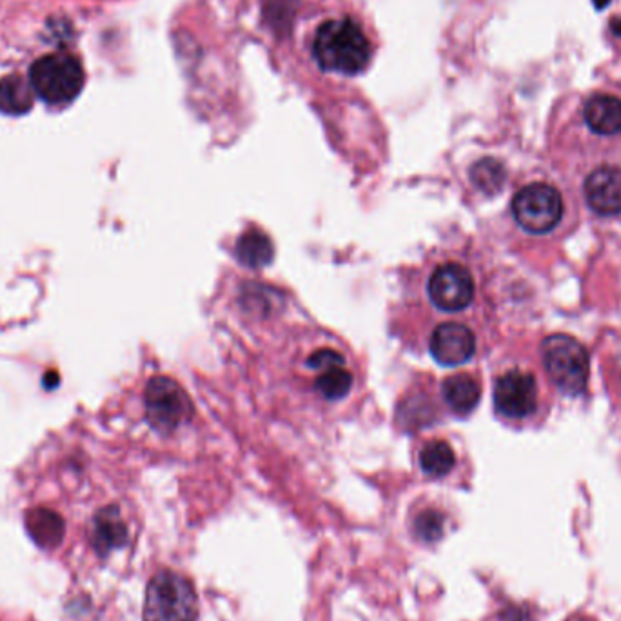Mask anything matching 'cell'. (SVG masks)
<instances>
[{
	"instance_id": "6da1fadb",
	"label": "cell",
	"mask_w": 621,
	"mask_h": 621,
	"mask_svg": "<svg viewBox=\"0 0 621 621\" xmlns=\"http://www.w3.org/2000/svg\"><path fill=\"white\" fill-rule=\"evenodd\" d=\"M313 57L324 71L358 75L371 60V42L355 20H327L316 31Z\"/></svg>"
},
{
	"instance_id": "7a4b0ae2",
	"label": "cell",
	"mask_w": 621,
	"mask_h": 621,
	"mask_svg": "<svg viewBox=\"0 0 621 621\" xmlns=\"http://www.w3.org/2000/svg\"><path fill=\"white\" fill-rule=\"evenodd\" d=\"M28 79L35 95L46 104L66 106L79 97L86 75L77 57L59 51L35 60Z\"/></svg>"
},
{
	"instance_id": "3957f363",
	"label": "cell",
	"mask_w": 621,
	"mask_h": 621,
	"mask_svg": "<svg viewBox=\"0 0 621 621\" xmlns=\"http://www.w3.org/2000/svg\"><path fill=\"white\" fill-rule=\"evenodd\" d=\"M197 592L184 576L162 571L151 578L144 602V621H195Z\"/></svg>"
},
{
	"instance_id": "277c9868",
	"label": "cell",
	"mask_w": 621,
	"mask_h": 621,
	"mask_svg": "<svg viewBox=\"0 0 621 621\" xmlns=\"http://www.w3.org/2000/svg\"><path fill=\"white\" fill-rule=\"evenodd\" d=\"M543 364L554 385L565 395L583 393L589 378V355L572 336L552 335L543 340Z\"/></svg>"
},
{
	"instance_id": "5b68a950",
	"label": "cell",
	"mask_w": 621,
	"mask_h": 621,
	"mask_svg": "<svg viewBox=\"0 0 621 621\" xmlns=\"http://www.w3.org/2000/svg\"><path fill=\"white\" fill-rule=\"evenodd\" d=\"M513 215L525 231L547 233L562 220V195L549 184H529L516 193Z\"/></svg>"
},
{
	"instance_id": "8992f818",
	"label": "cell",
	"mask_w": 621,
	"mask_h": 621,
	"mask_svg": "<svg viewBox=\"0 0 621 621\" xmlns=\"http://www.w3.org/2000/svg\"><path fill=\"white\" fill-rule=\"evenodd\" d=\"M191 411L188 396L168 376H155L146 387V416L153 429L171 433L188 418Z\"/></svg>"
},
{
	"instance_id": "52a82bcc",
	"label": "cell",
	"mask_w": 621,
	"mask_h": 621,
	"mask_svg": "<svg viewBox=\"0 0 621 621\" xmlns=\"http://www.w3.org/2000/svg\"><path fill=\"white\" fill-rule=\"evenodd\" d=\"M427 289L434 306L447 313H456L473 302L474 280L464 266L444 264L431 275Z\"/></svg>"
},
{
	"instance_id": "ba28073f",
	"label": "cell",
	"mask_w": 621,
	"mask_h": 621,
	"mask_svg": "<svg viewBox=\"0 0 621 621\" xmlns=\"http://www.w3.org/2000/svg\"><path fill=\"white\" fill-rule=\"evenodd\" d=\"M538 387L533 375L511 371L494 385V407L507 418H525L536 411Z\"/></svg>"
},
{
	"instance_id": "9c48e42d",
	"label": "cell",
	"mask_w": 621,
	"mask_h": 621,
	"mask_svg": "<svg viewBox=\"0 0 621 621\" xmlns=\"http://www.w3.org/2000/svg\"><path fill=\"white\" fill-rule=\"evenodd\" d=\"M429 349L434 360L442 365H462L474 355L476 340L469 327L447 322L434 329Z\"/></svg>"
},
{
	"instance_id": "30bf717a",
	"label": "cell",
	"mask_w": 621,
	"mask_h": 621,
	"mask_svg": "<svg viewBox=\"0 0 621 621\" xmlns=\"http://www.w3.org/2000/svg\"><path fill=\"white\" fill-rule=\"evenodd\" d=\"M583 191L592 211L605 217L621 213V169L611 166L594 169L585 180Z\"/></svg>"
},
{
	"instance_id": "8fae6325",
	"label": "cell",
	"mask_w": 621,
	"mask_h": 621,
	"mask_svg": "<svg viewBox=\"0 0 621 621\" xmlns=\"http://www.w3.org/2000/svg\"><path fill=\"white\" fill-rule=\"evenodd\" d=\"M26 531L40 549L53 551L64 542L66 522L59 513L39 507L26 514Z\"/></svg>"
},
{
	"instance_id": "7c38bea8",
	"label": "cell",
	"mask_w": 621,
	"mask_h": 621,
	"mask_svg": "<svg viewBox=\"0 0 621 621\" xmlns=\"http://www.w3.org/2000/svg\"><path fill=\"white\" fill-rule=\"evenodd\" d=\"M583 117L594 133L603 137L616 135L621 131V99L598 93L587 100Z\"/></svg>"
},
{
	"instance_id": "4fadbf2b",
	"label": "cell",
	"mask_w": 621,
	"mask_h": 621,
	"mask_svg": "<svg viewBox=\"0 0 621 621\" xmlns=\"http://www.w3.org/2000/svg\"><path fill=\"white\" fill-rule=\"evenodd\" d=\"M128 543V527L120 518L119 509L115 505L102 509L95 516L93 523V547L100 556L124 547Z\"/></svg>"
},
{
	"instance_id": "5bb4252c",
	"label": "cell",
	"mask_w": 621,
	"mask_h": 621,
	"mask_svg": "<svg viewBox=\"0 0 621 621\" xmlns=\"http://www.w3.org/2000/svg\"><path fill=\"white\" fill-rule=\"evenodd\" d=\"M35 104V89L30 79L22 75H6L0 79V113L20 117L31 111Z\"/></svg>"
},
{
	"instance_id": "9a60e30c",
	"label": "cell",
	"mask_w": 621,
	"mask_h": 621,
	"mask_svg": "<svg viewBox=\"0 0 621 621\" xmlns=\"http://www.w3.org/2000/svg\"><path fill=\"white\" fill-rule=\"evenodd\" d=\"M275 257V246L271 238L267 237L264 231L257 227H249L246 233L237 242V258L240 264H244L251 269H260L273 262Z\"/></svg>"
},
{
	"instance_id": "2e32d148",
	"label": "cell",
	"mask_w": 621,
	"mask_h": 621,
	"mask_svg": "<svg viewBox=\"0 0 621 621\" xmlns=\"http://www.w3.org/2000/svg\"><path fill=\"white\" fill-rule=\"evenodd\" d=\"M482 387L469 375L449 376L444 382V398L454 413L469 414L480 402Z\"/></svg>"
},
{
	"instance_id": "e0dca14e",
	"label": "cell",
	"mask_w": 621,
	"mask_h": 621,
	"mask_svg": "<svg viewBox=\"0 0 621 621\" xmlns=\"http://www.w3.org/2000/svg\"><path fill=\"white\" fill-rule=\"evenodd\" d=\"M454 464L456 456L453 447L442 440L429 442L420 453V467L429 476H445L453 471Z\"/></svg>"
},
{
	"instance_id": "ac0fdd59",
	"label": "cell",
	"mask_w": 621,
	"mask_h": 621,
	"mask_svg": "<svg viewBox=\"0 0 621 621\" xmlns=\"http://www.w3.org/2000/svg\"><path fill=\"white\" fill-rule=\"evenodd\" d=\"M351 387H353V375L345 369L344 365L329 367L316 376L315 389L327 400L344 398L351 391Z\"/></svg>"
},
{
	"instance_id": "d6986e66",
	"label": "cell",
	"mask_w": 621,
	"mask_h": 621,
	"mask_svg": "<svg viewBox=\"0 0 621 621\" xmlns=\"http://www.w3.org/2000/svg\"><path fill=\"white\" fill-rule=\"evenodd\" d=\"M505 168L502 162L494 160V158H483L480 162L474 164L471 169V180L474 186L482 189L483 193L493 195L496 191H500L505 184Z\"/></svg>"
},
{
	"instance_id": "ffe728a7",
	"label": "cell",
	"mask_w": 621,
	"mask_h": 621,
	"mask_svg": "<svg viewBox=\"0 0 621 621\" xmlns=\"http://www.w3.org/2000/svg\"><path fill=\"white\" fill-rule=\"evenodd\" d=\"M295 17L296 0H264V19L278 35L291 31Z\"/></svg>"
},
{
	"instance_id": "44dd1931",
	"label": "cell",
	"mask_w": 621,
	"mask_h": 621,
	"mask_svg": "<svg viewBox=\"0 0 621 621\" xmlns=\"http://www.w3.org/2000/svg\"><path fill=\"white\" fill-rule=\"evenodd\" d=\"M414 533L425 542H436L444 534V516L438 511H424L414 520Z\"/></svg>"
},
{
	"instance_id": "7402d4cb",
	"label": "cell",
	"mask_w": 621,
	"mask_h": 621,
	"mask_svg": "<svg viewBox=\"0 0 621 621\" xmlns=\"http://www.w3.org/2000/svg\"><path fill=\"white\" fill-rule=\"evenodd\" d=\"M344 356L340 355L335 349H318L313 355L309 356L307 360V367L313 369L316 373H322L329 367H336V365H344Z\"/></svg>"
},
{
	"instance_id": "603a6c76",
	"label": "cell",
	"mask_w": 621,
	"mask_h": 621,
	"mask_svg": "<svg viewBox=\"0 0 621 621\" xmlns=\"http://www.w3.org/2000/svg\"><path fill=\"white\" fill-rule=\"evenodd\" d=\"M503 618H505V621H525L523 611H520V609H509V611L503 614Z\"/></svg>"
},
{
	"instance_id": "cb8c5ba5",
	"label": "cell",
	"mask_w": 621,
	"mask_h": 621,
	"mask_svg": "<svg viewBox=\"0 0 621 621\" xmlns=\"http://www.w3.org/2000/svg\"><path fill=\"white\" fill-rule=\"evenodd\" d=\"M57 382H59V375H57V373H48V375H46V380H44V384L48 385L50 389H53L55 385H59Z\"/></svg>"
},
{
	"instance_id": "d4e9b609",
	"label": "cell",
	"mask_w": 621,
	"mask_h": 621,
	"mask_svg": "<svg viewBox=\"0 0 621 621\" xmlns=\"http://www.w3.org/2000/svg\"><path fill=\"white\" fill-rule=\"evenodd\" d=\"M592 2L596 4V8H598V10H603V8H605L611 0H592Z\"/></svg>"
},
{
	"instance_id": "484cf974",
	"label": "cell",
	"mask_w": 621,
	"mask_h": 621,
	"mask_svg": "<svg viewBox=\"0 0 621 621\" xmlns=\"http://www.w3.org/2000/svg\"><path fill=\"white\" fill-rule=\"evenodd\" d=\"M567 621H587V620H582V618H571V620H567Z\"/></svg>"
}]
</instances>
